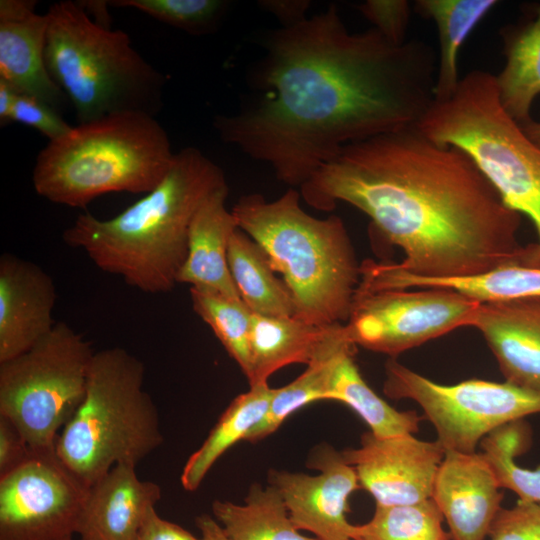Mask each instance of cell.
Masks as SVG:
<instances>
[{"label":"cell","mask_w":540,"mask_h":540,"mask_svg":"<svg viewBox=\"0 0 540 540\" xmlns=\"http://www.w3.org/2000/svg\"><path fill=\"white\" fill-rule=\"evenodd\" d=\"M256 68L263 94L217 116L221 139L301 187L351 143L418 125L434 101L437 58L421 40L348 31L336 5L272 31Z\"/></svg>","instance_id":"cell-1"},{"label":"cell","mask_w":540,"mask_h":540,"mask_svg":"<svg viewBox=\"0 0 540 540\" xmlns=\"http://www.w3.org/2000/svg\"><path fill=\"white\" fill-rule=\"evenodd\" d=\"M311 207L345 202L374 233L399 247L396 266L426 278H465L519 264L522 215L476 163L417 125L351 143L301 187Z\"/></svg>","instance_id":"cell-2"},{"label":"cell","mask_w":540,"mask_h":540,"mask_svg":"<svg viewBox=\"0 0 540 540\" xmlns=\"http://www.w3.org/2000/svg\"><path fill=\"white\" fill-rule=\"evenodd\" d=\"M227 185L221 168L199 149L175 153L162 181L118 215H79L62 239L102 271L148 294L171 291L185 262L192 220L202 203Z\"/></svg>","instance_id":"cell-3"},{"label":"cell","mask_w":540,"mask_h":540,"mask_svg":"<svg viewBox=\"0 0 540 540\" xmlns=\"http://www.w3.org/2000/svg\"><path fill=\"white\" fill-rule=\"evenodd\" d=\"M231 211L282 275L296 317L319 326L348 321L361 263L340 217L311 216L293 188L269 202L260 194L244 195Z\"/></svg>","instance_id":"cell-4"},{"label":"cell","mask_w":540,"mask_h":540,"mask_svg":"<svg viewBox=\"0 0 540 540\" xmlns=\"http://www.w3.org/2000/svg\"><path fill=\"white\" fill-rule=\"evenodd\" d=\"M175 153L155 116L122 112L77 124L38 153L32 181L50 202L85 208L107 193H148Z\"/></svg>","instance_id":"cell-5"},{"label":"cell","mask_w":540,"mask_h":540,"mask_svg":"<svg viewBox=\"0 0 540 540\" xmlns=\"http://www.w3.org/2000/svg\"><path fill=\"white\" fill-rule=\"evenodd\" d=\"M46 14V66L78 124L122 112L156 115L165 77L133 48L127 33L98 23L79 2L54 3Z\"/></svg>","instance_id":"cell-6"},{"label":"cell","mask_w":540,"mask_h":540,"mask_svg":"<svg viewBox=\"0 0 540 540\" xmlns=\"http://www.w3.org/2000/svg\"><path fill=\"white\" fill-rule=\"evenodd\" d=\"M417 126L468 154L505 204L529 218L537 240L525 246L520 265L540 268V146L502 107L495 76L470 71L449 99L433 101Z\"/></svg>","instance_id":"cell-7"},{"label":"cell","mask_w":540,"mask_h":540,"mask_svg":"<svg viewBox=\"0 0 540 540\" xmlns=\"http://www.w3.org/2000/svg\"><path fill=\"white\" fill-rule=\"evenodd\" d=\"M145 368L121 347L96 351L85 395L60 431L55 452L88 487L117 464L135 465L163 442Z\"/></svg>","instance_id":"cell-8"},{"label":"cell","mask_w":540,"mask_h":540,"mask_svg":"<svg viewBox=\"0 0 540 540\" xmlns=\"http://www.w3.org/2000/svg\"><path fill=\"white\" fill-rule=\"evenodd\" d=\"M95 352L70 325L56 322L31 349L0 363V416L33 451L55 449L85 395Z\"/></svg>","instance_id":"cell-9"},{"label":"cell","mask_w":540,"mask_h":540,"mask_svg":"<svg viewBox=\"0 0 540 540\" xmlns=\"http://www.w3.org/2000/svg\"><path fill=\"white\" fill-rule=\"evenodd\" d=\"M384 394L411 399L433 424L445 451L476 452L495 429L540 413V392L505 382L470 379L436 383L390 358L385 363Z\"/></svg>","instance_id":"cell-10"},{"label":"cell","mask_w":540,"mask_h":540,"mask_svg":"<svg viewBox=\"0 0 540 540\" xmlns=\"http://www.w3.org/2000/svg\"><path fill=\"white\" fill-rule=\"evenodd\" d=\"M481 302L449 288L356 290L345 323L354 344L390 358L460 327H471Z\"/></svg>","instance_id":"cell-11"},{"label":"cell","mask_w":540,"mask_h":540,"mask_svg":"<svg viewBox=\"0 0 540 540\" xmlns=\"http://www.w3.org/2000/svg\"><path fill=\"white\" fill-rule=\"evenodd\" d=\"M90 487L57 456L33 451L0 476V540H64L77 535Z\"/></svg>","instance_id":"cell-12"},{"label":"cell","mask_w":540,"mask_h":540,"mask_svg":"<svg viewBox=\"0 0 540 540\" xmlns=\"http://www.w3.org/2000/svg\"><path fill=\"white\" fill-rule=\"evenodd\" d=\"M306 465L319 474L268 472V483L279 490L293 524L318 540L354 539L356 525L346 517L348 499L360 488L354 467L328 444L317 446Z\"/></svg>","instance_id":"cell-13"},{"label":"cell","mask_w":540,"mask_h":540,"mask_svg":"<svg viewBox=\"0 0 540 540\" xmlns=\"http://www.w3.org/2000/svg\"><path fill=\"white\" fill-rule=\"evenodd\" d=\"M341 453L376 504L406 505L432 498L445 449L438 440L423 441L409 433L377 437L369 431L359 448Z\"/></svg>","instance_id":"cell-14"},{"label":"cell","mask_w":540,"mask_h":540,"mask_svg":"<svg viewBox=\"0 0 540 540\" xmlns=\"http://www.w3.org/2000/svg\"><path fill=\"white\" fill-rule=\"evenodd\" d=\"M431 499L447 521L452 540H484L503 494L482 453L446 450Z\"/></svg>","instance_id":"cell-15"},{"label":"cell","mask_w":540,"mask_h":540,"mask_svg":"<svg viewBox=\"0 0 540 540\" xmlns=\"http://www.w3.org/2000/svg\"><path fill=\"white\" fill-rule=\"evenodd\" d=\"M56 288L37 264L5 253L0 258V363L36 345L55 326Z\"/></svg>","instance_id":"cell-16"},{"label":"cell","mask_w":540,"mask_h":540,"mask_svg":"<svg viewBox=\"0 0 540 540\" xmlns=\"http://www.w3.org/2000/svg\"><path fill=\"white\" fill-rule=\"evenodd\" d=\"M34 0L0 1V79L18 94L40 99L59 112L68 98L45 62L48 17Z\"/></svg>","instance_id":"cell-17"},{"label":"cell","mask_w":540,"mask_h":540,"mask_svg":"<svg viewBox=\"0 0 540 540\" xmlns=\"http://www.w3.org/2000/svg\"><path fill=\"white\" fill-rule=\"evenodd\" d=\"M471 327L484 337L505 381L540 392V296L481 302Z\"/></svg>","instance_id":"cell-18"},{"label":"cell","mask_w":540,"mask_h":540,"mask_svg":"<svg viewBox=\"0 0 540 540\" xmlns=\"http://www.w3.org/2000/svg\"><path fill=\"white\" fill-rule=\"evenodd\" d=\"M135 465L117 464L89 489L79 522V540H136L161 488L138 478Z\"/></svg>","instance_id":"cell-19"},{"label":"cell","mask_w":540,"mask_h":540,"mask_svg":"<svg viewBox=\"0 0 540 540\" xmlns=\"http://www.w3.org/2000/svg\"><path fill=\"white\" fill-rule=\"evenodd\" d=\"M228 193V185L219 188L197 210L190 226L187 256L177 282L241 300L228 267L229 241L238 229L232 211L225 205Z\"/></svg>","instance_id":"cell-20"},{"label":"cell","mask_w":540,"mask_h":540,"mask_svg":"<svg viewBox=\"0 0 540 540\" xmlns=\"http://www.w3.org/2000/svg\"><path fill=\"white\" fill-rule=\"evenodd\" d=\"M332 325H314L296 316L252 314L250 387L268 384L272 374L290 364H309Z\"/></svg>","instance_id":"cell-21"},{"label":"cell","mask_w":540,"mask_h":540,"mask_svg":"<svg viewBox=\"0 0 540 540\" xmlns=\"http://www.w3.org/2000/svg\"><path fill=\"white\" fill-rule=\"evenodd\" d=\"M506 58L495 76L499 101L517 123L530 120V110L540 94V5L535 15L520 24L500 30Z\"/></svg>","instance_id":"cell-22"},{"label":"cell","mask_w":540,"mask_h":540,"mask_svg":"<svg viewBox=\"0 0 540 540\" xmlns=\"http://www.w3.org/2000/svg\"><path fill=\"white\" fill-rule=\"evenodd\" d=\"M379 290L441 287L457 290L479 302L540 296V268L519 264L465 278H426L399 269L394 262L379 263L373 272Z\"/></svg>","instance_id":"cell-23"},{"label":"cell","mask_w":540,"mask_h":540,"mask_svg":"<svg viewBox=\"0 0 540 540\" xmlns=\"http://www.w3.org/2000/svg\"><path fill=\"white\" fill-rule=\"evenodd\" d=\"M351 340L345 324H333L319 346L307 369L291 383L275 388L263 419L245 436L244 441L255 443L274 433L283 421L298 409L314 401L327 400L330 379L341 354Z\"/></svg>","instance_id":"cell-24"},{"label":"cell","mask_w":540,"mask_h":540,"mask_svg":"<svg viewBox=\"0 0 540 540\" xmlns=\"http://www.w3.org/2000/svg\"><path fill=\"white\" fill-rule=\"evenodd\" d=\"M498 4L496 0H417L413 10L434 22L439 54L434 86V101L449 99L461 77L458 55L474 28Z\"/></svg>","instance_id":"cell-25"},{"label":"cell","mask_w":540,"mask_h":540,"mask_svg":"<svg viewBox=\"0 0 540 540\" xmlns=\"http://www.w3.org/2000/svg\"><path fill=\"white\" fill-rule=\"evenodd\" d=\"M228 267L241 300L253 314L295 316L286 283L262 247L239 228L229 241Z\"/></svg>","instance_id":"cell-26"},{"label":"cell","mask_w":540,"mask_h":540,"mask_svg":"<svg viewBox=\"0 0 540 540\" xmlns=\"http://www.w3.org/2000/svg\"><path fill=\"white\" fill-rule=\"evenodd\" d=\"M244 501L212 503L213 517L230 540H318L299 532L275 486L254 483Z\"/></svg>","instance_id":"cell-27"},{"label":"cell","mask_w":540,"mask_h":540,"mask_svg":"<svg viewBox=\"0 0 540 540\" xmlns=\"http://www.w3.org/2000/svg\"><path fill=\"white\" fill-rule=\"evenodd\" d=\"M274 391L268 384L252 386L232 400L201 446L186 461L180 477L185 490L198 489L215 462L235 443L244 440L263 419Z\"/></svg>","instance_id":"cell-28"},{"label":"cell","mask_w":540,"mask_h":540,"mask_svg":"<svg viewBox=\"0 0 540 540\" xmlns=\"http://www.w3.org/2000/svg\"><path fill=\"white\" fill-rule=\"evenodd\" d=\"M355 348L356 345L350 346L339 357L330 379L327 400L348 405L377 437L417 432L422 417L414 411H398L368 386L354 361Z\"/></svg>","instance_id":"cell-29"},{"label":"cell","mask_w":540,"mask_h":540,"mask_svg":"<svg viewBox=\"0 0 540 540\" xmlns=\"http://www.w3.org/2000/svg\"><path fill=\"white\" fill-rule=\"evenodd\" d=\"M194 312L211 328L227 353L248 378L251 369L250 329L252 312L242 300L220 292L189 287Z\"/></svg>","instance_id":"cell-30"},{"label":"cell","mask_w":540,"mask_h":540,"mask_svg":"<svg viewBox=\"0 0 540 540\" xmlns=\"http://www.w3.org/2000/svg\"><path fill=\"white\" fill-rule=\"evenodd\" d=\"M529 442L528 425L519 420L495 429L480 444L500 488L513 491L521 501L540 503V466L526 469L514 460L527 450Z\"/></svg>","instance_id":"cell-31"},{"label":"cell","mask_w":540,"mask_h":540,"mask_svg":"<svg viewBox=\"0 0 540 540\" xmlns=\"http://www.w3.org/2000/svg\"><path fill=\"white\" fill-rule=\"evenodd\" d=\"M443 515L428 499L406 505L376 504L372 518L355 526L360 540H450L443 528Z\"/></svg>","instance_id":"cell-32"},{"label":"cell","mask_w":540,"mask_h":540,"mask_svg":"<svg viewBox=\"0 0 540 540\" xmlns=\"http://www.w3.org/2000/svg\"><path fill=\"white\" fill-rule=\"evenodd\" d=\"M109 5L133 8L190 34H204L215 28L227 7L221 0H116Z\"/></svg>","instance_id":"cell-33"},{"label":"cell","mask_w":540,"mask_h":540,"mask_svg":"<svg viewBox=\"0 0 540 540\" xmlns=\"http://www.w3.org/2000/svg\"><path fill=\"white\" fill-rule=\"evenodd\" d=\"M491 540H540V503L518 500L501 508L490 528Z\"/></svg>","instance_id":"cell-34"},{"label":"cell","mask_w":540,"mask_h":540,"mask_svg":"<svg viewBox=\"0 0 540 540\" xmlns=\"http://www.w3.org/2000/svg\"><path fill=\"white\" fill-rule=\"evenodd\" d=\"M373 28L391 44L402 45L411 16V4L406 0H367L357 6Z\"/></svg>","instance_id":"cell-35"},{"label":"cell","mask_w":540,"mask_h":540,"mask_svg":"<svg viewBox=\"0 0 540 540\" xmlns=\"http://www.w3.org/2000/svg\"><path fill=\"white\" fill-rule=\"evenodd\" d=\"M12 122L36 129L49 141L64 136L73 127L63 119L58 110L40 99L25 94H17Z\"/></svg>","instance_id":"cell-36"},{"label":"cell","mask_w":540,"mask_h":540,"mask_svg":"<svg viewBox=\"0 0 540 540\" xmlns=\"http://www.w3.org/2000/svg\"><path fill=\"white\" fill-rule=\"evenodd\" d=\"M32 453L17 427L0 416V476L20 466Z\"/></svg>","instance_id":"cell-37"},{"label":"cell","mask_w":540,"mask_h":540,"mask_svg":"<svg viewBox=\"0 0 540 540\" xmlns=\"http://www.w3.org/2000/svg\"><path fill=\"white\" fill-rule=\"evenodd\" d=\"M136 540H201L183 527L163 519L155 508L149 510Z\"/></svg>","instance_id":"cell-38"},{"label":"cell","mask_w":540,"mask_h":540,"mask_svg":"<svg viewBox=\"0 0 540 540\" xmlns=\"http://www.w3.org/2000/svg\"><path fill=\"white\" fill-rule=\"evenodd\" d=\"M259 5L274 15L282 27L295 26L307 19L308 0H262Z\"/></svg>","instance_id":"cell-39"},{"label":"cell","mask_w":540,"mask_h":540,"mask_svg":"<svg viewBox=\"0 0 540 540\" xmlns=\"http://www.w3.org/2000/svg\"><path fill=\"white\" fill-rule=\"evenodd\" d=\"M201 540H230L217 520L209 514H201L195 519Z\"/></svg>","instance_id":"cell-40"},{"label":"cell","mask_w":540,"mask_h":540,"mask_svg":"<svg viewBox=\"0 0 540 540\" xmlns=\"http://www.w3.org/2000/svg\"><path fill=\"white\" fill-rule=\"evenodd\" d=\"M17 92L4 80L0 79V126L12 122V113Z\"/></svg>","instance_id":"cell-41"},{"label":"cell","mask_w":540,"mask_h":540,"mask_svg":"<svg viewBox=\"0 0 540 540\" xmlns=\"http://www.w3.org/2000/svg\"><path fill=\"white\" fill-rule=\"evenodd\" d=\"M526 136L540 146V122L532 119L520 124Z\"/></svg>","instance_id":"cell-42"},{"label":"cell","mask_w":540,"mask_h":540,"mask_svg":"<svg viewBox=\"0 0 540 540\" xmlns=\"http://www.w3.org/2000/svg\"><path fill=\"white\" fill-rule=\"evenodd\" d=\"M64 540H79V539H75L74 537H70V538H66Z\"/></svg>","instance_id":"cell-43"},{"label":"cell","mask_w":540,"mask_h":540,"mask_svg":"<svg viewBox=\"0 0 540 540\" xmlns=\"http://www.w3.org/2000/svg\"><path fill=\"white\" fill-rule=\"evenodd\" d=\"M351 540H360V539H351Z\"/></svg>","instance_id":"cell-44"}]
</instances>
